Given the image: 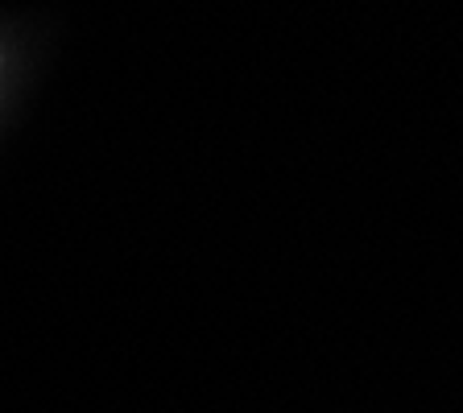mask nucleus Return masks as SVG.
<instances>
[]
</instances>
